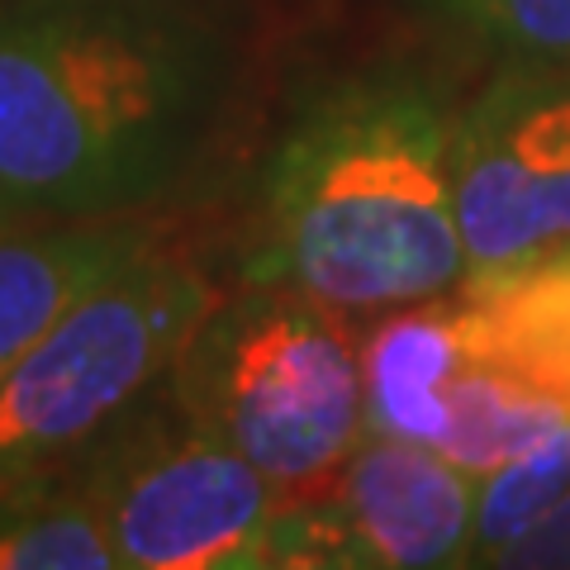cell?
<instances>
[{
  "mask_svg": "<svg viewBox=\"0 0 570 570\" xmlns=\"http://www.w3.org/2000/svg\"><path fill=\"white\" fill-rule=\"evenodd\" d=\"M356 352L366 433L438 448L448 433V385L461 371L456 291L371 314V324L356 333Z\"/></svg>",
  "mask_w": 570,
  "mask_h": 570,
  "instance_id": "obj_10",
  "label": "cell"
},
{
  "mask_svg": "<svg viewBox=\"0 0 570 570\" xmlns=\"http://www.w3.org/2000/svg\"><path fill=\"white\" fill-rule=\"evenodd\" d=\"M224 285L171 234L71 305L0 376V504L81 466L167 381Z\"/></svg>",
  "mask_w": 570,
  "mask_h": 570,
  "instance_id": "obj_4",
  "label": "cell"
},
{
  "mask_svg": "<svg viewBox=\"0 0 570 570\" xmlns=\"http://www.w3.org/2000/svg\"><path fill=\"white\" fill-rule=\"evenodd\" d=\"M442 33L490 52L499 67L570 62V0H414Z\"/></svg>",
  "mask_w": 570,
  "mask_h": 570,
  "instance_id": "obj_13",
  "label": "cell"
},
{
  "mask_svg": "<svg viewBox=\"0 0 570 570\" xmlns=\"http://www.w3.org/2000/svg\"><path fill=\"white\" fill-rule=\"evenodd\" d=\"M461 362L538 390L570 414V247L456 291Z\"/></svg>",
  "mask_w": 570,
  "mask_h": 570,
  "instance_id": "obj_9",
  "label": "cell"
},
{
  "mask_svg": "<svg viewBox=\"0 0 570 570\" xmlns=\"http://www.w3.org/2000/svg\"><path fill=\"white\" fill-rule=\"evenodd\" d=\"M566 490H570V419L561 428H551L542 442H532L523 456L480 475L466 566H490L494 551L538 523Z\"/></svg>",
  "mask_w": 570,
  "mask_h": 570,
  "instance_id": "obj_14",
  "label": "cell"
},
{
  "mask_svg": "<svg viewBox=\"0 0 570 570\" xmlns=\"http://www.w3.org/2000/svg\"><path fill=\"white\" fill-rule=\"evenodd\" d=\"M6 228H24V219H20V209L0 195V234H6Z\"/></svg>",
  "mask_w": 570,
  "mask_h": 570,
  "instance_id": "obj_16",
  "label": "cell"
},
{
  "mask_svg": "<svg viewBox=\"0 0 570 570\" xmlns=\"http://www.w3.org/2000/svg\"><path fill=\"white\" fill-rule=\"evenodd\" d=\"M456 214L466 281L570 247V62L499 67L456 115Z\"/></svg>",
  "mask_w": 570,
  "mask_h": 570,
  "instance_id": "obj_6",
  "label": "cell"
},
{
  "mask_svg": "<svg viewBox=\"0 0 570 570\" xmlns=\"http://www.w3.org/2000/svg\"><path fill=\"white\" fill-rule=\"evenodd\" d=\"M167 390L285 499L324 490L366 438L347 314L285 281L224 285L167 371Z\"/></svg>",
  "mask_w": 570,
  "mask_h": 570,
  "instance_id": "obj_3",
  "label": "cell"
},
{
  "mask_svg": "<svg viewBox=\"0 0 570 570\" xmlns=\"http://www.w3.org/2000/svg\"><path fill=\"white\" fill-rule=\"evenodd\" d=\"M234 81L224 0H0V195L24 224L153 214Z\"/></svg>",
  "mask_w": 570,
  "mask_h": 570,
  "instance_id": "obj_1",
  "label": "cell"
},
{
  "mask_svg": "<svg viewBox=\"0 0 570 570\" xmlns=\"http://www.w3.org/2000/svg\"><path fill=\"white\" fill-rule=\"evenodd\" d=\"M77 480L124 570H266L285 509V494L195 423L167 381L81 456Z\"/></svg>",
  "mask_w": 570,
  "mask_h": 570,
  "instance_id": "obj_5",
  "label": "cell"
},
{
  "mask_svg": "<svg viewBox=\"0 0 570 570\" xmlns=\"http://www.w3.org/2000/svg\"><path fill=\"white\" fill-rule=\"evenodd\" d=\"M171 234L153 214L24 224L0 234V376L86 295Z\"/></svg>",
  "mask_w": 570,
  "mask_h": 570,
  "instance_id": "obj_8",
  "label": "cell"
},
{
  "mask_svg": "<svg viewBox=\"0 0 570 570\" xmlns=\"http://www.w3.org/2000/svg\"><path fill=\"white\" fill-rule=\"evenodd\" d=\"M475 485L438 448L366 433L324 490L285 499L266 570L466 566Z\"/></svg>",
  "mask_w": 570,
  "mask_h": 570,
  "instance_id": "obj_7",
  "label": "cell"
},
{
  "mask_svg": "<svg viewBox=\"0 0 570 570\" xmlns=\"http://www.w3.org/2000/svg\"><path fill=\"white\" fill-rule=\"evenodd\" d=\"M566 419V409L538 395V390L499 376L490 366L461 362L448 385V433H442L438 452L480 480L504 461L523 456L532 442H542Z\"/></svg>",
  "mask_w": 570,
  "mask_h": 570,
  "instance_id": "obj_11",
  "label": "cell"
},
{
  "mask_svg": "<svg viewBox=\"0 0 570 570\" xmlns=\"http://www.w3.org/2000/svg\"><path fill=\"white\" fill-rule=\"evenodd\" d=\"M0 570H124L77 471L0 504Z\"/></svg>",
  "mask_w": 570,
  "mask_h": 570,
  "instance_id": "obj_12",
  "label": "cell"
},
{
  "mask_svg": "<svg viewBox=\"0 0 570 570\" xmlns=\"http://www.w3.org/2000/svg\"><path fill=\"white\" fill-rule=\"evenodd\" d=\"M456 115L409 67L309 91L262 163L243 276L299 285L347 318L461 291Z\"/></svg>",
  "mask_w": 570,
  "mask_h": 570,
  "instance_id": "obj_2",
  "label": "cell"
},
{
  "mask_svg": "<svg viewBox=\"0 0 570 570\" xmlns=\"http://www.w3.org/2000/svg\"><path fill=\"white\" fill-rule=\"evenodd\" d=\"M490 566L504 570H570V490L509 547H499Z\"/></svg>",
  "mask_w": 570,
  "mask_h": 570,
  "instance_id": "obj_15",
  "label": "cell"
}]
</instances>
